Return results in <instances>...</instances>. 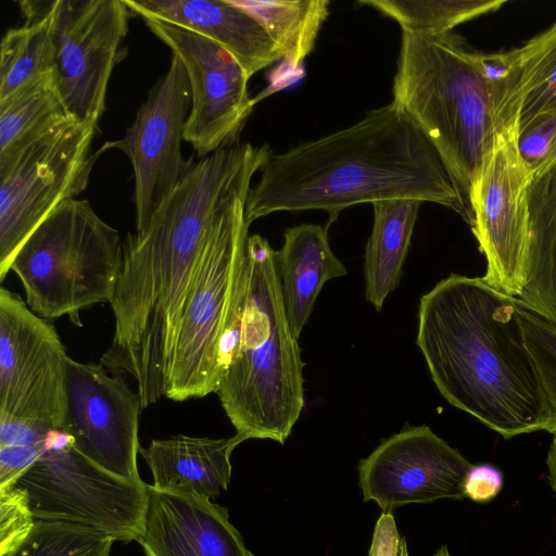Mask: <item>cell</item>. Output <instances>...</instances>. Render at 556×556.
Listing matches in <instances>:
<instances>
[{"label":"cell","mask_w":556,"mask_h":556,"mask_svg":"<svg viewBox=\"0 0 556 556\" xmlns=\"http://www.w3.org/2000/svg\"><path fill=\"white\" fill-rule=\"evenodd\" d=\"M97 129L72 121L21 150L0 167V282L30 233L87 186Z\"/></svg>","instance_id":"cell-9"},{"label":"cell","mask_w":556,"mask_h":556,"mask_svg":"<svg viewBox=\"0 0 556 556\" xmlns=\"http://www.w3.org/2000/svg\"><path fill=\"white\" fill-rule=\"evenodd\" d=\"M123 264L118 231L87 200L61 203L25 240L10 270L20 278L26 304L45 319L68 316L81 327L80 312L111 303Z\"/></svg>","instance_id":"cell-7"},{"label":"cell","mask_w":556,"mask_h":556,"mask_svg":"<svg viewBox=\"0 0 556 556\" xmlns=\"http://www.w3.org/2000/svg\"><path fill=\"white\" fill-rule=\"evenodd\" d=\"M248 193L220 219L184 307L166 399L181 402L216 393L231 361L247 295Z\"/></svg>","instance_id":"cell-6"},{"label":"cell","mask_w":556,"mask_h":556,"mask_svg":"<svg viewBox=\"0 0 556 556\" xmlns=\"http://www.w3.org/2000/svg\"><path fill=\"white\" fill-rule=\"evenodd\" d=\"M253 16L291 67H298L314 49L329 15L328 0H230Z\"/></svg>","instance_id":"cell-25"},{"label":"cell","mask_w":556,"mask_h":556,"mask_svg":"<svg viewBox=\"0 0 556 556\" xmlns=\"http://www.w3.org/2000/svg\"><path fill=\"white\" fill-rule=\"evenodd\" d=\"M11 484L28 496L35 522L60 523L114 541H137L144 527L147 483L101 468L53 431L43 453Z\"/></svg>","instance_id":"cell-8"},{"label":"cell","mask_w":556,"mask_h":556,"mask_svg":"<svg viewBox=\"0 0 556 556\" xmlns=\"http://www.w3.org/2000/svg\"><path fill=\"white\" fill-rule=\"evenodd\" d=\"M532 179L518 150V127L496 132L471 198L470 228L486 260L481 278L513 298L519 296L525 281Z\"/></svg>","instance_id":"cell-11"},{"label":"cell","mask_w":556,"mask_h":556,"mask_svg":"<svg viewBox=\"0 0 556 556\" xmlns=\"http://www.w3.org/2000/svg\"><path fill=\"white\" fill-rule=\"evenodd\" d=\"M496 131L518 126V136L556 114V22L520 47L485 52Z\"/></svg>","instance_id":"cell-18"},{"label":"cell","mask_w":556,"mask_h":556,"mask_svg":"<svg viewBox=\"0 0 556 556\" xmlns=\"http://www.w3.org/2000/svg\"><path fill=\"white\" fill-rule=\"evenodd\" d=\"M143 21L186 68L191 108L184 140L200 159L230 144L254 105L242 66L225 48L200 34L160 20Z\"/></svg>","instance_id":"cell-13"},{"label":"cell","mask_w":556,"mask_h":556,"mask_svg":"<svg viewBox=\"0 0 556 556\" xmlns=\"http://www.w3.org/2000/svg\"><path fill=\"white\" fill-rule=\"evenodd\" d=\"M472 466L428 426L406 427L361 459L359 486L365 502L391 514L408 504L464 500Z\"/></svg>","instance_id":"cell-15"},{"label":"cell","mask_w":556,"mask_h":556,"mask_svg":"<svg viewBox=\"0 0 556 556\" xmlns=\"http://www.w3.org/2000/svg\"><path fill=\"white\" fill-rule=\"evenodd\" d=\"M72 121L54 72L25 84L0 101V167L34 140Z\"/></svg>","instance_id":"cell-24"},{"label":"cell","mask_w":556,"mask_h":556,"mask_svg":"<svg viewBox=\"0 0 556 556\" xmlns=\"http://www.w3.org/2000/svg\"><path fill=\"white\" fill-rule=\"evenodd\" d=\"M124 0H56L54 76L73 118L97 129L128 33Z\"/></svg>","instance_id":"cell-12"},{"label":"cell","mask_w":556,"mask_h":556,"mask_svg":"<svg viewBox=\"0 0 556 556\" xmlns=\"http://www.w3.org/2000/svg\"><path fill=\"white\" fill-rule=\"evenodd\" d=\"M270 153L266 144L237 143L192 162L148 222L123 241L110 303L114 336L100 364L135 380L143 409L166 395L177 327L213 235Z\"/></svg>","instance_id":"cell-1"},{"label":"cell","mask_w":556,"mask_h":556,"mask_svg":"<svg viewBox=\"0 0 556 556\" xmlns=\"http://www.w3.org/2000/svg\"><path fill=\"white\" fill-rule=\"evenodd\" d=\"M421 204L418 200L372 203L374 225L365 251L364 277L366 300L377 311L400 285Z\"/></svg>","instance_id":"cell-23"},{"label":"cell","mask_w":556,"mask_h":556,"mask_svg":"<svg viewBox=\"0 0 556 556\" xmlns=\"http://www.w3.org/2000/svg\"><path fill=\"white\" fill-rule=\"evenodd\" d=\"M55 5L48 8L35 20L9 29L0 46V101L25 84L54 71Z\"/></svg>","instance_id":"cell-26"},{"label":"cell","mask_w":556,"mask_h":556,"mask_svg":"<svg viewBox=\"0 0 556 556\" xmlns=\"http://www.w3.org/2000/svg\"><path fill=\"white\" fill-rule=\"evenodd\" d=\"M36 522L27 493L13 484L0 488V556L15 551L30 534Z\"/></svg>","instance_id":"cell-30"},{"label":"cell","mask_w":556,"mask_h":556,"mask_svg":"<svg viewBox=\"0 0 556 556\" xmlns=\"http://www.w3.org/2000/svg\"><path fill=\"white\" fill-rule=\"evenodd\" d=\"M68 434L91 462L127 480H140L137 455L140 397L121 377L101 364L70 357Z\"/></svg>","instance_id":"cell-16"},{"label":"cell","mask_w":556,"mask_h":556,"mask_svg":"<svg viewBox=\"0 0 556 556\" xmlns=\"http://www.w3.org/2000/svg\"><path fill=\"white\" fill-rule=\"evenodd\" d=\"M553 435L554 437L547 452L546 466L547 480L554 494L556 495V434Z\"/></svg>","instance_id":"cell-35"},{"label":"cell","mask_w":556,"mask_h":556,"mask_svg":"<svg viewBox=\"0 0 556 556\" xmlns=\"http://www.w3.org/2000/svg\"><path fill=\"white\" fill-rule=\"evenodd\" d=\"M518 306L481 277L451 274L418 307L416 344L441 395L507 440L548 421Z\"/></svg>","instance_id":"cell-3"},{"label":"cell","mask_w":556,"mask_h":556,"mask_svg":"<svg viewBox=\"0 0 556 556\" xmlns=\"http://www.w3.org/2000/svg\"><path fill=\"white\" fill-rule=\"evenodd\" d=\"M51 432L53 430L34 421L0 416V446L42 444Z\"/></svg>","instance_id":"cell-33"},{"label":"cell","mask_w":556,"mask_h":556,"mask_svg":"<svg viewBox=\"0 0 556 556\" xmlns=\"http://www.w3.org/2000/svg\"><path fill=\"white\" fill-rule=\"evenodd\" d=\"M368 556H408L406 541L391 514L382 513L378 519Z\"/></svg>","instance_id":"cell-34"},{"label":"cell","mask_w":556,"mask_h":556,"mask_svg":"<svg viewBox=\"0 0 556 556\" xmlns=\"http://www.w3.org/2000/svg\"><path fill=\"white\" fill-rule=\"evenodd\" d=\"M190 108L187 72L173 53L168 70L150 89L124 137L110 143L122 150L132 165L135 228L148 222L193 162L185 160L181 152Z\"/></svg>","instance_id":"cell-14"},{"label":"cell","mask_w":556,"mask_h":556,"mask_svg":"<svg viewBox=\"0 0 556 556\" xmlns=\"http://www.w3.org/2000/svg\"><path fill=\"white\" fill-rule=\"evenodd\" d=\"M433 556H451L447 547L445 545L441 546Z\"/></svg>","instance_id":"cell-37"},{"label":"cell","mask_w":556,"mask_h":556,"mask_svg":"<svg viewBox=\"0 0 556 556\" xmlns=\"http://www.w3.org/2000/svg\"><path fill=\"white\" fill-rule=\"evenodd\" d=\"M503 484L504 476L497 467L490 464L473 465L465 479V497L477 503H488L496 497Z\"/></svg>","instance_id":"cell-32"},{"label":"cell","mask_w":556,"mask_h":556,"mask_svg":"<svg viewBox=\"0 0 556 556\" xmlns=\"http://www.w3.org/2000/svg\"><path fill=\"white\" fill-rule=\"evenodd\" d=\"M556 138V114L547 116L518 136L519 153L534 177Z\"/></svg>","instance_id":"cell-31"},{"label":"cell","mask_w":556,"mask_h":556,"mask_svg":"<svg viewBox=\"0 0 556 556\" xmlns=\"http://www.w3.org/2000/svg\"><path fill=\"white\" fill-rule=\"evenodd\" d=\"M518 317L547 404L548 421L544 431L556 434V325L520 302Z\"/></svg>","instance_id":"cell-29"},{"label":"cell","mask_w":556,"mask_h":556,"mask_svg":"<svg viewBox=\"0 0 556 556\" xmlns=\"http://www.w3.org/2000/svg\"><path fill=\"white\" fill-rule=\"evenodd\" d=\"M275 262L285 311L299 338L323 286L346 275V268L331 250L326 228L315 224L288 228Z\"/></svg>","instance_id":"cell-21"},{"label":"cell","mask_w":556,"mask_h":556,"mask_svg":"<svg viewBox=\"0 0 556 556\" xmlns=\"http://www.w3.org/2000/svg\"><path fill=\"white\" fill-rule=\"evenodd\" d=\"M144 18L167 22L200 34L230 52L251 78L281 59L262 25L230 0H124Z\"/></svg>","instance_id":"cell-19"},{"label":"cell","mask_w":556,"mask_h":556,"mask_svg":"<svg viewBox=\"0 0 556 556\" xmlns=\"http://www.w3.org/2000/svg\"><path fill=\"white\" fill-rule=\"evenodd\" d=\"M247 260L239 337L216 394L244 441L283 444L304 407V363L285 311L275 250L265 238L252 235Z\"/></svg>","instance_id":"cell-5"},{"label":"cell","mask_w":556,"mask_h":556,"mask_svg":"<svg viewBox=\"0 0 556 556\" xmlns=\"http://www.w3.org/2000/svg\"><path fill=\"white\" fill-rule=\"evenodd\" d=\"M114 542L71 526L36 522L28 538L7 556H110Z\"/></svg>","instance_id":"cell-28"},{"label":"cell","mask_w":556,"mask_h":556,"mask_svg":"<svg viewBox=\"0 0 556 556\" xmlns=\"http://www.w3.org/2000/svg\"><path fill=\"white\" fill-rule=\"evenodd\" d=\"M243 441L237 433L222 439L176 434L152 440L139 454L152 472L155 489L212 500L227 490L230 456Z\"/></svg>","instance_id":"cell-20"},{"label":"cell","mask_w":556,"mask_h":556,"mask_svg":"<svg viewBox=\"0 0 556 556\" xmlns=\"http://www.w3.org/2000/svg\"><path fill=\"white\" fill-rule=\"evenodd\" d=\"M554 167H556V138L551 147V150H549L544 163L542 164V166L540 167L539 172L535 174L534 177H536Z\"/></svg>","instance_id":"cell-36"},{"label":"cell","mask_w":556,"mask_h":556,"mask_svg":"<svg viewBox=\"0 0 556 556\" xmlns=\"http://www.w3.org/2000/svg\"><path fill=\"white\" fill-rule=\"evenodd\" d=\"M70 356L55 328L0 288V416L68 434Z\"/></svg>","instance_id":"cell-10"},{"label":"cell","mask_w":556,"mask_h":556,"mask_svg":"<svg viewBox=\"0 0 556 556\" xmlns=\"http://www.w3.org/2000/svg\"><path fill=\"white\" fill-rule=\"evenodd\" d=\"M144 527L137 542L146 556H255L211 500L169 493L147 484Z\"/></svg>","instance_id":"cell-17"},{"label":"cell","mask_w":556,"mask_h":556,"mask_svg":"<svg viewBox=\"0 0 556 556\" xmlns=\"http://www.w3.org/2000/svg\"><path fill=\"white\" fill-rule=\"evenodd\" d=\"M528 245L518 301L556 325V167L528 189Z\"/></svg>","instance_id":"cell-22"},{"label":"cell","mask_w":556,"mask_h":556,"mask_svg":"<svg viewBox=\"0 0 556 556\" xmlns=\"http://www.w3.org/2000/svg\"><path fill=\"white\" fill-rule=\"evenodd\" d=\"M392 91L439 154L472 224L471 198L496 136L482 51L454 30L402 31Z\"/></svg>","instance_id":"cell-4"},{"label":"cell","mask_w":556,"mask_h":556,"mask_svg":"<svg viewBox=\"0 0 556 556\" xmlns=\"http://www.w3.org/2000/svg\"><path fill=\"white\" fill-rule=\"evenodd\" d=\"M245 202L249 225L276 212L320 210L331 220L349 206L418 200L471 217L439 154L394 102L357 123L282 153H270Z\"/></svg>","instance_id":"cell-2"},{"label":"cell","mask_w":556,"mask_h":556,"mask_svg":"<svg viewBox=\"0 0 556 556\" xmlns=\"http://www.w3.org/2000/svg\"><path fill=\"white\" fill-rule=\"evenodd\" d=\"M506 0H361L395 20L402 31L433 34L500 10Z\"/></svg>","instance_id":"cell-27"}]
</instances>
